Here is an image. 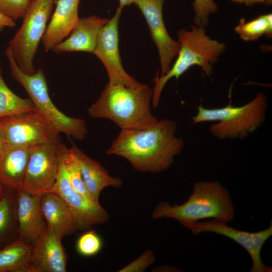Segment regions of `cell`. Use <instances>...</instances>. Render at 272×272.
Wrapping results in <instances>:
<instances>
[{
    "mask_svg": "<svg viewBox=\"0 0 272 272\" xmlns=\"http://www.w3.org/2000/svg\"><path fill=\"white\" fill-rule=\"evenodd\" d=\"M177 126L173 120L162 119L145 128L121 130L105 153L125 158L138 172L161 173L183 149V140L176 135Z\"/></svg>",
    "mask_w": 272,
    "mask_h": 272,
    "instance_id": "1",
    "label": "cell"
},
{
    "mask_svg": "<svg viewBox=\"0 0 272 272\" xmlns=\"http://www.w3.org/2000/svg\"><path fill=\"white\" fill-rule=\"evenodd\" d=\"M152 94L144 84L133 88L108 82L88 113L93 118L112 121L121 130L145 128L158 121L151 111Z\"/></svg>",
    "mask_w": 272,
    "mask_h": 272,
    "instance_id": "2",
    "label": "cell"
},
{
    "mask_svg": "<svg viewBox=\"0 0 272 272\" xmlns=\"http://www.w3.org/2000/svg\"><path fill=\"white\" fill-rule=\"evenodd\" d=\"M235 209L228 191L218 181L194 183L192 193L181 205L162 201L155 207L152 218H169L186 228L200 220L213 218L226 222L232 221Z\"/></svg>",
    "mask_w": 272,
    "mask_h": 272,
    "instance_id": "3",
    "label": "cell"
},
{
    "mask_svg": "<svg viewBox=\"0 0 272 272\" xmlns=\"http://www.w3.org/2000/svg\"><path fill=\"white\" fill-rule=\"evenodd\" d=\"M190 29H182L178 32L180 49L173 66L164 75H156L152 97L153 107H157L162 91L167 82L172 78L178 79L180 76L194 65L202 68L206 76H211L213 65L225 52L224 43L207 36L204 28L191 25Z\"/></svg>",
    "mask_w": 272,
    "mask_h": 272,
    "instance_id": "4",
    "label": "cell"
},
{
    "mask_svg": "<svg viewBox=\"0 0 272 272\" xmlns=\"http://www.w3.org/2000/svg\"><path fill=\"white\" fill-rule=\"evenodd\" d=\"M230 100L227 106L218 108L208 109L200 104L196 115L191 117L192 124L218 121L212 124L209 130L221 140L243 139L262 126L267 109V97L263 92H259L253 100L241 106H233Z\"/></svg>",
    "mask_w": 272,
    "mask_h": 272,
    "instance_id": "5",
    "label": "cell"
},
{
    "mask_svg": "<svg viewBox=\"0 0 272 272\" xmlns=\"http://www.w3.org/2000/svg\"><path fill=\"white\" fill-rule=\"evenodd\" d=\"M5 54L11 76L25 90L35 109L45 118L52 129L57 133H63L76 139H84L87 134L85 120L70 117L55 106L49 95L43 70L39 69L32 75L26 74L19 68L8 47Z\"/></svg>",
    "mask_w": 272,
    "mask_h": 272,
    "instance_id": "6",
    "label": "cell"
},
{
    "mask_svg": "<svg viewBox=\"0 0 272 272\" xmlns=\"http://www.w3.org/2000/svg\"><path fill=\"white\" fill-rule=\"evenodd\" d=\"M54 0H31L21 27L9 41L8 47L24 73L36 72L33 60L47 28Z\"/></svg>",
    "mask_w": 272,
    "mask_h": 272,
    "instance_id": "7",
    "label": "cell"
},
{
    "mask_svg": "<svg viewBox=\"0 0 272 272\" xmlns=\"http://www.w3.org/2000/svg\"><path fill=\"white\" fill-rule=\"evenodd\" d=\"M59 133L49 141L31 147L22 189L42 194L53 187L60 163Z\"/></svg>",
    "mask_w": 272,
    "mask_h": 272,
    "instance_id": "8",
    "label": "cell"
},
{
    "mask_svg": "<svg viewBox=\"0 0 272 272\" xmlns=\"http://www.w3.org/2000/svg\"><path fill=\"white\" fill-rule=\"evenodd\" d=\"M0 130L6 146L32 147L59 133L36 109L0 117Z\"/></svg>",
    "mask_w": 272,
    "mask_h": 272,
    "instance_id": "9",
    "label": "cell"
},
{
    "mask_svg": "<svg viewBox=\"0 0 272 272\" xmlns=\"http://www.w3.org/2000/svg\"><path fill=\"white\" fill-rule=\"evenodd\" d=\"M194 235L203 232L214 233L227 237L242 246L250 256L252 265L250 272H271V267L262 262L261 251L264 244L272 236V225L258 232L240 230L229 226L225 221L213 219L206 222L197 221L187 228Z\"/></svg>",
    "mask_w": 272,
    "mask_h": 272,
    "instance_id": "10",
    "label": "cell"
},
{
    "mask_svg": "<svg viewBox=\"0 0 272 272\" xmlns=\"http://www.w3.org/2000/svg\"><path fill=\"white\" fill-rule=\"evenodd\" d=\"M122 9L118 7L113 17L101 28L93 53L104 65L108 82L138 87L143 84L138 82L125 71L120 55L118 25Z\"/></svg>",
    "mask_w": 272,
    "mask_h": 272,
    "instance_id": "11",
    "label": "cell"
},
{
    "mask_svg": "<svg viewBox=\"0 0 272 272\" xmlns=\"http://www.w3.org/2000/svg\"><path fill=\"white\" fill-rule=\"evenodd\" d=\"M59 195L70 209L77 230H84L108 221L109 215L100 203L86 199L71 185L60 150V163L56 181L50 191Z\"/></svg>",
    "mask_w": 272,
    "mask_h": 272,
    "instance_id": "12",
    "label": "cell"
},
{
    "mask_svg": "<svg viewBox=\"0 0 272 272\" xmlns=\"http://www.w3.org/2000/svg\"><path fill=\"white\" fill-rule=\"evenodd\" d=\"M165 0H136L134 3L145 17L151 36L158 51L161 75L171 67L173 58L178 55L180 43L172 39L166 28L162 8Z\"/></svg>",
    "mask_w": 272,
    "mask_h": 272,
    "instance_id": "13",
    "label": "cell"
},
{
    "mask_svg": "<svg viewBox=\"0 0 272 272\" xmlns=\"http://www.w3.org/2000/svg\"><path fill=\"white\" fill-rule=\"evenodd\" d=\"M41 194L20 189L15 190L19 238L34 244L39 238L46 224L41 207Z\"/></svg>",
    "mask_w": 272,
    "mask_h": 272,
    "instance_id": "14",
    "label": "cell"
},
{
    "mask_svg": "<svg viewBox=\"0 0 272 272\" xmlns=\"http://www.w3.org/2000/svg\"><path fill=\"white\" fill-rule=\"evenodd\" d=\"M33 264L36 272H66L67 256L60 239L47 226L33 244Z\"/></svg>",
    "mask_w": 272,
    "mask_h": 272,
    "instance_id": "15",
    "label": "cell"
},
{
    "mask_svg": "<svg viewBox=\"0 0 272 272\" xmlns=\"http://www.w3.org/2000/svg\"><path fill=\"white\" fill-rule=\"evenodd\" d=\"M108 21L107 18L95 15L80 19L69 37L55 45L51 50L57 54L76 51L93 53L99 33Z\"/></svg>",
    "mask_w": 272,
    "mask_h": 272,
    "instance_id": "16",
    "label": "cell"
},
{
    "mask_svg": "<svg viewBox=\"0 0 272 272\" xmlns=\"http://www.w3.org/2000/svg\"><path fill=\"white\" fill-rule=\"evenodd\" d=\"M71 143L70 148L77 158L86 188L93 201L99 203V196L104 188H120L123 181L119 177L111 176L99 162L88 156L74 142Z\"/></svg>",
    "mask_w": 272,
    "mask_h": 272,
    "instance_id": "17",
    "label": "cell"
},
{
    "mask_svg": "<svg viewBox=\"0 0 272 272\" xmlns=\"http://www.w3.org/2000/svg\"><path fill=\"white\" fill-rule=\"evenodd\" d=\"M80 0H58L56 7L42 38L46 51L51 50L69 36L80 20Z\"/></svg>",
    "mask_w": 272,
    "mask_h": 272,
    "instance_id": "18",
    "label": "cell"
},
{
    "mask_svg": "<svg viewBox=\"0 0 272 272\" xmlns=\"http://www.w3.org/2000/svg\"><path fill=\"white\" fill-rule=\"evenodd\" d=\"M41 207L46 226L61 240L77 230L70 209L58 194L50 191L42 194Z\"/></svg>",
    "mask_w": 272,
    "mask_h": 272,
    "instance_id": "19",
    "label": "cell"
},
{
    "mask_svg": "<svg viewBox=\"0 0 272 272\" xmlns=\"http://www.w3.org/2000/svg\"><path fill=\"white\" fill-rule=\"evenodd\" d=\"M31 147L6 146L0 156V183L13 190L22 189Z\"/></svg>",
    "mask_w": 272,
    "mask_h": 272,
    "instance_id": "20",
    "label": "cell"
},
{
    "mask_svg": "<svg viewBox=\"0 0 272 272\" xmlns=\"http://www.w3.org/2000/svg\"><path fill=\"white\" fill-rule=\"evenodd\" d=\"M33 244L18 238L0 249V272H36Z\"/></svg>",
    "mask_w": 272,
    "mask_h": 272,
    "instance_id": "21",
    "label": "cell"
},
{
    "mask_svg": "<svg viewBox=\"0 0 272 272\" xmlns=\"http://www.w3.org/2000/svg\"><path fill=\"white\" fill-rule=\"evenodd\" d=\"M19 236L15 190L5 187L0 198V249L19 238Z\"/></svg>",
    "mask_w": 272,
    "mask_h": 272,
    "instance_id": "22",
    "label": "cell"
},
{
    "mask_svg": "<svg viewBox=\"0 0 272 272\" xmlns=\"http://www.w3.org/2000/svg\"><path fill=\"white\" fill-rule=\"evenodd\" d=\"M234 30L241 39L246 41L257 40L263 35L271 37L272 14H264L248 22L241 18Z\"/></svg>",
    "mask_w": 272,
    "mask_h": 272,
    "instance_id": "23",
    "label": "cell"
},
{
    "mask_svg": "<svg viewBox=\"0 0 272 272\" xmlns=\"http://www.w3.org/2000/svg\"><path fill=\"white\" fill-rule=\"evenodd\" d=\"M35 110L29 98H22L12 92L5 83L0 62V117Z\"/></svg>",
    "mask_w": 272,
    "mask_h": 272,
    "instance_id": "24",
    "label": "cell"
},
{
    "mask_svg": "<svg viewBox=\"0 0 272 272\" xmlns=\"http://www.w3.org/2000/svg\"><path fill=\"white\" fill-rule=\"evenodd\" d=\"M103 242L101 236L94 230H89L80 235L76 243L79 254L91 257L97 254L102 249Z\"/></svg>",
    "mask_w": 272,
    "mask_h": 272,
    "instance_id": "25",
    "label": "cell"
},
{
    "mask_svg": "<svg viewBox=\"0 0 272 272\" xmlns=\"http://www.w3.org/2000/svg\"><path fill=\"white\" fill-rule=\"evenodd\" d=\"M194 22L196 26L205 28L209 23V17L218 11V6L214 0H194Z\"/></svg>",
    "mask_w": 272,
    "mask_h": 272,
    "instance_id": "26",
    "label": "cell"
},
{
    "mask_svg": "<svg viewBox=\"0 0 272 272\" xmlns=\"http://www.w3.org/2000/svg\"><path fill=\"white\" fill-rule=\"evenodd\" d=\"M31 0H0V12L14 21L23 18Z\"/></svg>",
    "mask_w": 272,
    "mask_h": 272,
    "instance_id": "27",
    "label": "cell"
},
{
    "mask_svg": "<svg viewBox=\"0 0 272 272\" xmlns=\"http://www.w3.org/2000/svg\"><path fill=\"white\" fill-rule=\"evenodd\" d=\"M156 258L150 249L145 250L137 259L119 270V272H143L152 265Z\"/></svg>",
    "mask_w": 272,
    "mask_h": 272,
    "instance_id": "28",
    "label": "cell"
},
{
    "mask_svg": "<svg viewBox=\"0 0 272 272\" xmlns=\"http://www.w3.org/2000/svg\"><path fill=\"white\" fill-rule=\"evenodd\" d=\"M16 23L12 19L4 15L0 12V32L5 27H14Z\"/></svg>",
    "mask_w": 272,
    "mask_h": 272,
    "instance_id": "29",
    "label": "cell"
},
{
    "mask_svg": "<svg viewBox=\"0 0 272 272\" xmlns=\"http://www.w3.org/2000/svg\"><path fill=\"white\" fill-rule=\"evenodd\" d=\"M236 3L244 4L248 6H251L253 5L259 3H264L266 5L271 4L272 0H230Z\"/></svg>",
    "mask_w": 272,
    "mask_h": 272,
    "instance_id": "30",
    "label": "cell"
},
{
    "mask_svg": "<svg viewBox=\"0 0 272 272\" xmlns=\"http://www.w3.org/2000/svg\"><path fill=\"white\" fill-rule=\"evenodd\" d=\"M136 0H119V7L123 9L126 6H129L132 3H134Z\"/></svg>",
    "mask_w": 272,
    "mask_h": 272,
    "instance_id": "31",
    "label": "cell"
},
{
    "mask_svg": "<svg viewBox=\"0 0 272 272\" xmlns=\"http://www.w3.org/2000/svg\"><path fill=\"white\" fill-rule=\"evenodd\" d=\"M6 145L4 142V140L2 133L0 130V156L2 155V153L3 152L6 147Z\"/></svg>",
    "mask_w": 272,
    "mask_h": 272,
    "instance_id": "32",
    "label": "cell"
},
{
    "mask_svg": "<svg viewBox=\"0 0 272 272\" xmlns=\"http://www.w3.org/2000/svg\"><path fill=\"white\" fill-rule=\"evenodd\" d=\"M5 190V187L0 183V198L3 195Z\"/></svg>",
    "mask_w": 272,
    "mask_h": 272,
    "instance_id": "33",
    "label": "cell"
},
{
    "mask_svg": "<svg viewBox=\"0 0 272 272\" xmlns=\"http://www.w3.org/2000/svg\"><path fill=\"white\" fill-rule=\"evenodd\" d=\"M58 0H54V4H56Z\"/></svg>",
    "mask_w": 272,
    "mask_h": 272,
    "instance_id": "34",
    "label": "cell"
}]
</instances>
